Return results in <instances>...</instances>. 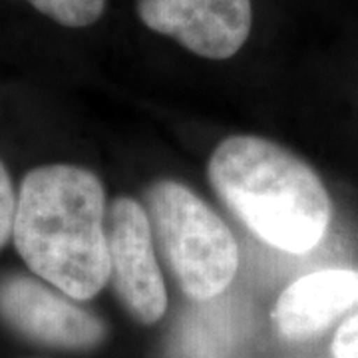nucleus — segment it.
<instances>
[{
    "mask_svg": "<svg viewBox=\"0 0 358 358\" xmlns=\"http://www.w3.org/2000/svg\"><path fill=\"white\" fill-rule=\"evenodd\" d=\"M148 215L167 265L192 301L215 299L239 268V245L225 221L173 179H159L148 189Z\"/></svg>",
    "mask_w": 358,
    "mask_h": 358,
    "instance_id": "3",
    "label": "nucleus"
},
{
    "mask_svg": "<svg viewBox=\"0 0 358 358\" xmlns=\"http://www.w3.org/2000/svg\"><path fill=\"white\" fill-rule=\"evenodd\" d=\"M331 350L334 358H358V313L338 327Z\"/></svg>",
    "mask_w": 358,
    "mask_h": 358,
    "instance_id": "10",
    "label": "nucleus"
},
{
    "mask_svg": "<svg viewBox=\"0 0 358 358\" xmlns=\"http://www.w3.org/2000/svg\"><path fill=\"white\" fill-rule=\"evenodd\" d=\"M140 20L209 60L243 48L253 26L251 0H138Z\"/></svg>",
    "mask_w": 358,
    "mask_h": 358,
    "instance_id": "6",
    "label": "nucleus"
},
{
    "mask_svg": "<svg viewBox=\"0 0 358 358\" xmlns=\"http://www.w3.org/2000/svg\"><path fill=\"white\" fill-rule=\"evenodd\" d=\"M0 319L26 338L62 350H90L106 336L98 317L22 273L0 277Z\"/></svg>",
    "mask_w": 358,
    "mask_h": 358,
    "instance_id": "5",
    "label": "nucleus"
},
{
    "mask_svg": "<svg viewBox=\"0 0 358 358\" xmlns=\"http://www.w3.org/2000/svg\"><path fill=\"white\" fill-rule=\"evenodd\" d=\"M14 213H16V195H14L13 179L4 164L0 162V249L8 243L13 235Z\"/></svg>",
    "mask_w": 358,
    "mask_h": 358,
    "instance_id": "9",
    "label": "nucleus"
},
{
    "mask_svg": "<svg viewBox=\"0 0 358 358\" xmlns=\"http://www.w3.org/2000/svg\"><path fill=\"white\" fill-rule=\"evenodd\" d=\"M38 13L68 28H86L98 22L106 10V0H26Z\"/></svg>",
    "mask_w": 358,
    "mask_h": 358,
    "instance_id": "8",
    "label": "nucleus"
},
{
    "mask_svg": "<svg viewBox=\"0 0 358 358\" xmlns=\"http://www.w3.org/2000/svg\"><path fill=\"white\" fill-rule=\"evenodd\" d=\"M207 178L231 213L263 243L307 253L331 223V197L313 167L275 141L231 136L219 143Z\"/></svg>",
    "mask_w": 358,
    "mask_h": 358,
    "instance_id": "2",
    "label": "nucleus"
},
{
    "mask_svg": "<svg viewBox=\"0 0 358 358\" xmlns=\"http://www.w3.org/2000/svg\"><path fill=\"white\" fill-rule=\"evenodd\" d=\"M106 229L115 294L134 319L154 324L166 313L167 293L148 211L134 197H117L106 217Z\"/></svg>",
    "mask_w": 358,
    "mask_h": 358,
    "instance_id": "4",
    "label": "nucleus"
},
{
    "mask_svg": "<svg viewBox=\"0 0 358 358\" xmlns=\"http://www.w3.org/2000/svg\"><path fill=\"white\" fill-rule=\"evenodd\" d=\"M106 192L86 167L30 169L20 183L14 245L26 267L76 301H88L112 277Z\"/></svg>",
    "mask_w": 358,
    "mask_h": 358,
    "instance_id": "1",
    "label": "nucleus"
},
{
    "mask_svg": "<svg viewBox=\"0 0 358 358\" xmlns=\"http://www.w3.org/2000/svg\"><path fill=\"white\" fill-rule=\"evenodd\" d=\"M355 305L358 271L327 268L291 282L273 308V322L285 338L305 341L322 333Z\"/></svg>",
    "mask_w": 358,
    "mask_h": 358,
    "instance_id": "7",
    "label": "nucleus"
}]
</instances>
